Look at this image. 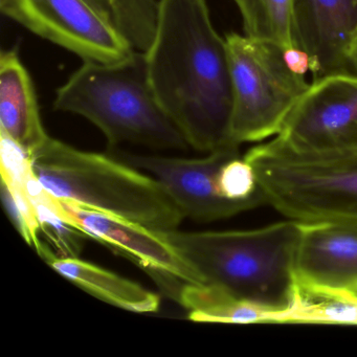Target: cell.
Segmentation results:
<instances>
[{"label":"cell","mask_w":357,"mask_h":357,"mask_svg":"<svg viewBox=\"0 0 357 357\" xmlns=\"http://www.w3.org/2000/svg\"><path fill=\"white\" fill-rule=\"evenodd\" d=\"M145 62L154 97L190 147L211 153L237 145L229 137L233 85L227 41L215 30L206 0H160L158 31Z\"/></svg>","instance_id":"6da1fadb"},{"label":"cell","mask_w":357,"mask_h":357,"mask_svg":"<svg viewBox=\"0 0 357 357\" xmlns=\"http://www.w3.org/2000/svg\"><path fill=\"white\" fill-rule=\"evenodd\" d=\"M204 283L287 321L302 301L294 275L301 223L248 231H160Z\"/></svg>","instance_id":"7a4b0ae2"},{"label":"cell","mask_w":357,"mask_h":357,"mask_svg":"<svg viewBox=\"0 0 357 357\" xmlns=\"http://www.w3.org/2000/svg\"><path fill=\"white\" fill-rule=\"evenodd\" d=\"M31 158L39 181L57 199L155 231L177 229L185 218L158 179L112 154L82 151L49 137Z\"/></svg>","instance_id":"3957f363"},{"label":"cell","mask_w":357,"mask_h":357,"mask_svg":"<svg viewBox=\"0 0 357 357\" xmlns=\"http://www.w3.org/2000/svg\"><path fill=\"white\" fill-rule=\"evenodd\" d=\"M54 106L96 125L110 151L124 144L155 149L190 147L154 97L145 54L135 52L120 63L85 61L57 91Z\"/></svg>","instance_id":"277c9868"},{"label":"cell","mask_w":357,"mask_h":357,"mask_svg":"<svg viewBox=\"0 0 357 357\" xmlns=\"http://www.w3.org/2000/svg\"><path fill=\"white\" fill-rule=\"evenodd\" d=\"M244 158L265 204L290 220L357 227V147L303 151L275 137Z\"/></svg>","instance_id":"5b68a950"},{"label":"cell","mask_w":357,"mask_h":357,"mask_svg":"<svg viewBox=\"0 0 357 357\" xmlns=\"http://www.w3.org/2000/svg\"><path fill=\"white\" fill-rule=\"evenodd\" d=\"M231 85V142H260L278 135L311 83L306 54L296 47L231 33L225 37Z\"/></svg>","instance_id":"8992f818"},{"label":"cell","mask_w":357,"mask_h":357,"mask_svg":"<svg viewBox=\"0 0 357 357\" xmlns=\"http://www.w3.org/2000/svg\"><path fill=\"white\" fill-rule=\"evenodd\" d=\"M0 10L31 32L84 61L120 63L135 53L84 0H0Z\"/></svg>","instance_id":"52a82bcc"},{"label":"cell","mask_w":357,"mask_h":357,"mask_svg":"<svg viewBox=\"0 0 357 357\" xmlns=\"http://www.w3.org/2000/svg\"><path fill=\"white\" fill-rule=\"evenodd\" d=\"M239 147L227 146L202 158L137 155L119 150L112 151V155L158 179L178 204L185 218L211 222L264 204L257 199L231 202L219 194V170L225 162L239 155Z\"/></svg>","instance_id":"ba28073f"},{"label":"cell","mask_w":357,"mask_h":357,"mask_svg":"<svg viewBox=\"0 0 357 357\" xmlns=\"http://www.w3.org/2000/svg\"><path fill=\"white\" fill-rule=\"evenodd\" d=\"M275 137L303 151L357 147V76L312 81Z\"/></svg>","instance_id":"9c48e42d"},{"label":"cell","mask_w":357,"mask_h":357,"mask_svg":"<svg viewBox=\"0 0 357 357\" xmlns=\"http://www.w3.org/2000/svg\"><path fill=\"white\" fill-rule=\"evenodd\" d=\"M301 223L294 275L308 298H357V227Z\"/></svg>","instance_id":"30bf717a"},{"label":"cell","mask_w":357,"mask_h":357,"mask_svg":"<svg viewBox=\"0 0 357 357\" xmlns=\"http://www.w3.org/2000/svg\"><path fill=\"white\" fill-rule=\"evenodd\" d=\"M60 202L66 221L91 239L118 248L158 275H171L185 283H204L195 269L160 231L74 202Z\"/></svg>","instance_id":"8fae6325"},{"label":"cell","mask_w":357,"mask_h":357,"mask_svg":"<svg viewBox=\"0 0 357 357\" xmlns=\"http://www.w3.org/2000/svg\"><path fill=\"white\" fill-rule=\"evenodd\" d=\"M357 35V0H292V40L306 54L313 80L349 73Z\"/></svg>","instance_id":"7c38bea8"},{"label":"cell","mask_w":357,"mask_h":357,"mask_svg":"<svg viewBox=\"0 0 357 357\" xmlns=\"http://www.w3.org/2000/svg\"><path fill=\"white\" fill-rule=\"evenodd\" d=\"M0 127L32 155L49 139L43 128L34 85L15 51L0 55Z\"/></svg>","instance_id":"4fadbf2b"},{"label":"cell","mask_w":357,"mask_h":357,"mask_svg":"<svg viewBox=\"0 0 357 357\" xmlns=\"http://www.w3.org/2000/svg\"><path fill=\"white\" fill-rule=\"evenodd\" d=\"M0 142L3 206L20 235L35 248L41 258L49 262L56 255L39 237L40 225L26 187L28 177L34 171L32 158L26 150L3 133H1Z\"/></svg>","instance_id":"5bb4252c"},{"label":"cell","mask_w":357,"mask_h":357,"mask_svg":"<svg viewBox=\"0 0 357 357\" xmlns=\"http://www.w3.org/2000/svg\"><path fill=\"white\" fill-rule=\"evenodd\" d=\"M47 263L75 285L114 306L137 313L160 310V298L158 294L126 278L81 260L79 257H55Z\"/></svg>","instance_id":"9a60e30c"},{"label":"cell","mask_w":357,"mask_h":357,"mask_svg":"<svg viewBox=\"0 0 357 357\" xmlns=\"http://www.w3.org/2000/svg\"><path fill=\"white\" fill-rule=\"evenodd\" d=\"M188 319L198 323L255 324L275 321L273 315L254 305L240 302L206 283H185L176 294Z\"/></svg>","instance_id":"2e32d148"},{"label":"cell","mask_w":357,"mask_h":357,"mask_svg":"<svg viewBox=\"0 0 357 357\" xmlns=\"http://www.w3.org/2000/svg\"><path fill=\"white\" fill-rule=\"evenodd\" d=\"M243 22L245 36L294 47L292 0H234Z\"/></svg>","instance_id":"e0dca14e"},{"label":"cell","mask_w":357,"mask_h":357,"mask_svg":"<svg viewBox=\"0 0 357 357\" xmlns=\"http://www.w3.org/2000/svg\"><path fill=\"white\" fill-rule=\"evenodd\" d=\"M160 18L156 0H114L112 26L137 53L145 54L151 47Z\"/></svg>","instance_id":"ac0fdd59"},{"label":"cell","mask_w":357,"mask_h":357,"mask_svg":"<svg viewBox=\"0 0 357 357\" xmlns=\"http://www.w3.org/2000/svg\"><path fill=\"white\" fill-rule=\"evenodd\" d=\"M287 321L357 325V298L302 296L300 305L288 317Z\"/></svg>","instance_id":"d6986e66"},{"label":"cell","mask_w":357,"mask_h":357,"mask_svg":"<svg viewBox=\"0 0 357 357\" xmlns=\"http://www.w3.org/2000/svg\"><path fill=\"white\" fill-rule=\"evenodd\" d=\"M217 189L221 197L231 202L257 199L265 204L254 168L245 158L239 155L221 166L217 175Z\"/></svg>","instance_id":"ffe728a7"},{"label":"cell","mask_w":357,"mask_h":357,"mask_svg":"<svg viewBox=\"0 0 357 357\" xmlns=\"http://www.w3.org/2000/svg\"><path fill=\"white\" fill-rule=\"evenodd\" d=\"M106 22L112 24V10L114 0H84Z\"/></svg>","instance_id":"44dd1931"},{"label":"cell","mask_w":357,"mask_h":357,"mask_svg":"<svg viewBox=\"0 0 357 357\" xmlns=\"http://www.w3.org/2000/svg\"><path fill=\"white\" fill-rule=\"evenodd\" d=\"M348 63L349 73L357 76V35L349 50Z\"/></svg>","instance_id":"7402d4cb"}]
</instances>
